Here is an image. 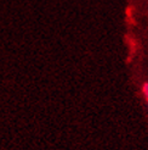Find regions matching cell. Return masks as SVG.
Returning a JSON list of instances; mask_svg holds the SVG:
<instances>
[{"label":"cell","mask_w":148,"mask_h":150,"mask_svg":"<svg viewBox=\"0 0 148 150\" xmlns=\"http://www.w3.org/2000/svg\"><path fill=\"white\" fill-rule=\"evenodd\" d=\"M142 92H143V95L147 98V100H148V83H145L143 84V87H142Z\"/></svg>","instance_id":"obj_1"}]
</instances>
